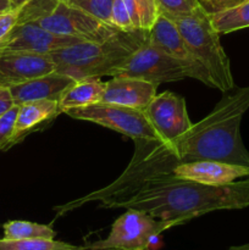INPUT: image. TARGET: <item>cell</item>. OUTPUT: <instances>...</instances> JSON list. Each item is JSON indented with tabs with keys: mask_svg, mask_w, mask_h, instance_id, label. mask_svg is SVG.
Returning <instances> with one entry per match:
<instances>
[{
	"mask_svg": "<svg viewBox=\"0 0 249 250\" xmlns=\"http://www.w3.org/2000/svg\"><path fill=\"white\" fill-rule=\"evenodd\" d=\"M249 110V85L226 94L208 116L172 141L134 139V151L124 172L95 192L55 208L59 216L88 204L116 209L144 185L172 176L177 166L202 160L248 166L249 151L241 136V124Z\"/></svg>",
	"mask_w": 249,
	"mask_h": 250,
	"instance_id": "cell-1",
	"label": "cell"
},
{
	"mask_svg": "<svg viewBox=\"0 0 249 250\" xmlns=\"http://www.w3.org/2000/svg\"><path fill=\"white\" fill-rule=\"evenodd\" d=\"M247 207L249 176L224 186L200 185L170 176L146 183L117 205L142 210L156 219L180 221L182 225L208 212Z\"/></svg>",
	"mask_w": 249,
	"mask_h": 250,
	"instance_id": "cell-2",
	"label": "cell"
},
{
	"mask_svg": "<svg viewBox=\"0 0 249 250\" xmlns=\"http://www.w3.org/2000/svg\"><path fill=\"white\" fill-rule=\"evenodd\" d=\"M149 31H117L103 42H78L50 53L55 71L73 80L110 76L148 39Z\"/></svg>",
	"mask_w": 249,
	"mask_h": 250,
	"instance_id": "cell-3",
	"label": "cell"
},
{
	"mask_svg": "<svg viewBox=\"0 0 249 250\" xmlns=\"http://www.w3.org/2000/svg\"><path fill=\"white\" fill-rule=\"evenodd\" d=\"M175 22L190 51L209 72L214 87L221 92L234 88L231 62L220 41V34L212 27L210 16L202 9Z\"/></svg>",
	"mask_w": 249,
	"mask_h": 250,
	"instance_id": "cell-4",
	"label": "cell"
},
{
	"mask_svg": "<svg viewBox=\"0 0 249 250\" xmlns=\"http://www.w3.org/2000/svg\"><path fill=\"white\" fill-rule=\"evenodd\" d=\"M182 225L180 221L160 220L148 212L137 209H126V212L112 224L105 239L85 246L87 250L124 249L146 250L166 229Z\"/></svg>",
	"mask_w": 249,
	"mask_h": 250,
	"instance_id": "cell-5",
	"label": "cell"
},
{
	"mask_svg": "<svg viewBox=\"0 0 249 250\" xmlns=\"http://www.w3.org/2000/svg\"><path fill=\"white\" fill-rule=\"evenodd\" d=\"M67 116L82 121L93 122L99 126L114 129L132 139H156L159 136L151 127L144 111L120 106V105L98 103L89 106L75 107L63 112Z\"/></svg>",
	"mask_w": 249,
	"mask_h": 250,
	"instance_id": "cell-6",
	"label": "cell"
},
{
	"mask_svg": "<svg viewBox=\"0 0 249 250\" xmlns=\"http://www.w3.org/2000/svg\"><path fill=\"white\" fill-rule=\"evenodd\" d=\"M33 22L51 33L80 42H103L119 31L116 27L61 1L50 14Z\"/></svg>",
	"mask_w": 249,
	"mask_h": 250,
	"instance_id": "cell-7",
	"label": "cell"
},
{
	"mask_svg": "<svg viewBox=\"0 0 249 250\" xmlns=\"http://www.w3.org/2000/svg\"><path fill=\"white\" fill-rule=\"evenodd\" d=\"M110 76H127L159 85L161 83L183 80L187 77V73L177 61L146 39L145 43L139 46L122 65L112 71Z\"/></svg>",
	"mask_w": 249,
	"mask_h": 250,
	"instance_id": "cell-8",
	"label": "cell"
},
{
	"mask_svg": "<svg viewBox=\"0 0 249 250\" xmlns=\"http://www.w3.org/2000/svg\"><path fill=\"white\" fill-rule=\"evenodd\" d=\"M148 41L166 55L177 61L186 71L187 77L194 78L207 84L208 87L215 88L208 70L190 51L177 24L172 20L160 15L148 32Z\"/></svg>",
	"mask_w": 249,
	"mask_h": 250,
	"instance_id": "cell-9",
	"label": "cell"
},
{
	"mask_svg": "<svg viewBox=\"0 0 249 250\" xmlns=\"http://www.w3.org/2000/svg\"><path fill=\"white\" fill-rule=\"evenodd\" d=\"M144 115L159 136V141H172L193 127L186 100L172 92L156 94L144 110Z\"/></svg>",
	"mask_w": 249,
	"mask_h": 250,
	"instance_id": "cell-10",
	"label": "cell"
},
{
	"mask_svg": "<svg viewBox=\"0 0 249 250\" xmlns=\"http://www.w3.org/2000/svg\"><path fill=\"white\" fill-rule=\"evenodd\" d=\"M80 41L70 37L54 34L39 26L36 22L17 23L9 34L0 42V54H44L72 45Z\"/></svg>",
	"mask_w": 249,
	"mask_h": 250,
	"instance_id": "cell-11",
	"label": "cell"
},
{
	"mask_svg": "<svg viewBox=\"0 0 249 250\" xmlns=\"http://www.w3.org/2000/svg\"><path fill=\"white\" fill-rule=\"evenodd\" d=\"M248 166L217 160H202L175 167L172 177L207 186H224L248 177Z\"/></svg>",
	"mask_w": 249,
	"mask_h": 250,
	"instance_id": "cell-12",
	"label": "cell"
},
{
	"mask_svg": "<svg viewBox=\"0 0 249 250\" xmlns=\"http://www.w3.org/2000/svg\"><path fill=\"white\" fill-rule=\"evenodd\" d=\"M54 71L55 63L50 55L22 53L0 54V85L11 87Z\"/></svg>",
	"mask_w": 249,
	"mask_h": 250,
	"instance_id": "cell-13",
	"label": "cell"
},
{
	"mask_svg": "<svg viewBox=\"0 0 249 250\" xmlns=\"http://www.w3.org/2000/svg\"><path fill=\"white\" fill-rule=\"evenodd\" d=\"M158 87L139 78L115 76L105 82L102 103L144 111L156 95Z\"/></svg>",
	"mask_w": 249,
	"mask_h": 250,
	"instance_id": "cell-14",
	"label": "cell"
},
{
	"mask_svg": "<svg viewBox=\"0 0 249 250\" xmlns=\"http://www.w3.org/2000/svg\"><path fill=\"white\" fill-rule=\"evenodd\" d=\"M160 16L155 0H114L111 23L119 31H150Z\"/></svg>",
	"mask_w": 249,
	"mask_h": 250,
	"instance_id": "cell-15",
	"label": "cell"
},
{
	"mask_svg": "<svg viewBox=\"0 0 249 250\" xmlns=\"http://www.w3.org/2000/svg\"><path fill=\"white\" fill-rule=\"evenodd\" d=\"M76 80L56 71L10 87L15 105L36 100H59Z\"/></svg>",
	"mask_w": 249,
	"mask_h": 250,
	"instance_id": "cell-16",
	"label": "cell"
},
{
	"mask_svg": "<svg viewBox=\"0 0 249 250\" xmlns=\"http://www.w3.org/2000/svg\"><path fill=\"white\" fill-rule=\"evenodd\" d=\"M61 114L59 100H36L19 105V114L9 148L23 141L28 134L46 127Z\"/></svg>",
	"mask_w": 249,
	"mask_h": 250,
	"instance_id": "cell-17",
	"label": "cell"
},
{
	"mask_svg": "<svg viewBox=\"0 0 249 250\" xmlns=\"http://www.w3.org/2000/svg\"><path fill=\"white\" fill-rule=\"evenodd\" d=\"M105 90V82L97 77H88L77 80L63 92L59 99L61 111L75 107L89 106L102 103Z\"/></svg>",
	"mask_w": 249,
	"mask_h": 250,
	"instance_id": "cell-18",
	"label": "cell"
},
{
	"mask_svg": "<svg viewBox=\"0 0 249 250\" xmlns=\"http://www.w3.org/2000/svg\"><path fill=\"white\" fill-rule=\"evenodd\" d=\"M212 27L221 34L231 33L249 27V0L210 16Z\"/></svg>",
	"mask_w": 249,
	"mask_h": 250,
	"instance_id": "cell-19",
	"label": "cell"
},
{
	"mask_svg": "<svg viewBox=\"0 0 249 250\" xmlns=\"http://www.w3.org/2000/svg\"><path fill=\"white\" fill-rule=\"evenodd\" d=\"M5 239H34L45 238L55 239L56 232L51 229L50 225H42L37 222L12 220L7 221L2 226Z\"/></svg>",
	"mask_w": 249,
	"mask_h": 250,
	"instance_id": "cell-20",
	"label": "cell"
},
{
	"mask_svg": "<svg viewBox=\"0 0 249 250\" xmlns=\"http://www.w3.org/2000/svg\"><path fill=\"white\" fill-rule=\"evenodd\" d=\"M0 250H87V248L55 239H0Z\"/></svg>",
	"mask_w": 249,
	"mask_h": 250,
	"instance_id": "cell-21",
	"label": "cell"
},
{
	"mask_svg": "<svg viewBox=\"0 0 249 250\" xmlns=\"http://www.w3.org/2000/svg\"><path fill=\"white\" fill-rule=\"evenodd\" d=\"M58 2L59 0H11L12 9H20L17 23L33 22L46 16L53 11Z\"/></svg>",
	"mask_w": 249,
	"mask_h": 250,
	"instance_id": "cell-22",
	"label": "cell"
},
{
	"mask_svg": "<svg viewBox=\"0 0 249 250\" xmlns=\"http://www.w3.org/2000/svg\"><path fill=\"white\" fill-rule=\"evenodd\" d=\"M70 6L77 7L107 24H111V6L114 0H59Z\"/></svg>",
	"mask_w": 249,
	"mask_h": 250,
	"instance_id": "cell-23",
	"label": "cell"
},
{
	"mask_svg": "<svg viewBox=\"0 0 249 250\" xmlns=\"http://www.w3.org/2000/svg\"><path fill=\"white\" fill-rule=\"evenodd\" d=\"M160 15L176 21L199 9L197 0H155Z\"/></svg>",
	"mask_w": 249,
	"mask_h": 250,
	"instance_id": "cell-24",
	"label": "cell"
},
{
	"mask_svg": "<svg viewBox=\"0 0 249 250\" xmlns=\"http://www.w3.org/2000/svg\"><path fill=\"white\" fill-rule=\"evenodd\" d=\"M17 114H19V105H15L9 111L0 116V150L9 149V142L14 133Z\"/></svg>",
	"mask_w": 249,
	"mask_h": 250,
	"instance_id": "cell-25",
	"label": "cell"
},
{
	"mask_svg": "<svg viewBox=\"0 0 249 250\" xmlns=\"http://www.w3.org/2000/svg\"><path fill=\"white\" fill-rule=\"evenodd\" d=\"M199 6L207 12L209 16L211 15L221 12L224 10L229 9L232 6L241 4V2L246 1V0H197Z\"/></svg>",
	"mask_w": 249,
	"mask_h": 250,
	"instance_id": "cell-26",
	"label": "cell"
},
{
	"mask_svg": "<svg viewBox=\"0 0 249 250\" xmlns=\"http://www.w3.org/2000/svg\"><path fill=\"white\" fill-rule=\"evenodd\" d=\"M19 7H14V9L9 10V11L0 14V42L16 26L17 22H19Z\"/></svg>",
	"mask_w": 249,
	"mask_h": 250,
	"instance_id": "cell-27",
	"label": "cell"
},
{
	"mask_svg": "<svg viewBox=\"0 0 249 250\" xmlns=\"http://www.w3.org/2000/svg\"><path fill=\"white\" fill-rule=\"evenodd\" d=\"M12 106H15V102L10 87L0 85V116L9 111Z\"/></svg>",
	"mask_w": 249,
	"mask_h": 250,
	"instance_id": "cell-28",
	"label": "cell"
},
{
	"mask_svg": "<svg viewBox=\"0 0 249 250\" xmlns=\"http://www.w3.org/2000/svg\"><path fill=\"white\" fill-rule=\"evenodd\" d=\"M11 9H12L11 0H0V14L9 11V10Z\"/></svg>",
	"mask_w": 249,
	"mask_h": 250,
	"instance_id": "cell-29",
	"label": "cell"
},
{
	"mask_svg": "<svg viewBox=\"0 0 249 250\" xmlns=\"http://www.w3.org/2000/svg\"><path fill=\"white\" fill-rule=\"evenodd\" d=\"M237 249L239 250H249V243L248 244H244V246H238Z\"/></svg>",
	"mask_w": 249,
	"mask_h": 250,
	"instance_id": "cell-30",
	"label": "cell"
},
{
	"mask_svg": "<svg viewBox=\"0 0 249 250\" xmlns=\"http://www.w3.org/2000/svg\"><path fill=\"white\" fill-rule=\"evenodd\" d=\"M229 250H239V249H237V247H232V248Z\"/></svg>",
	"mask_w": 249,
	"mask_h": 250,
	"instance_id": "cell-31",
	"label": "cell"
},
{
	"mask_svg": "<svg viewBox=\"0 0 249 250\" xmlns=\"http://www.w3.org/2000/svg\"><path fill=\"white\" fill-rule=\"evenodd\" d=\"M103 250H124V249H103Z\"/></svg>",
	"mask_w": 249,
	"mask_h": 250,
	"instance_id": "cell-32",
	"label": "cell"
}]
</instances>
